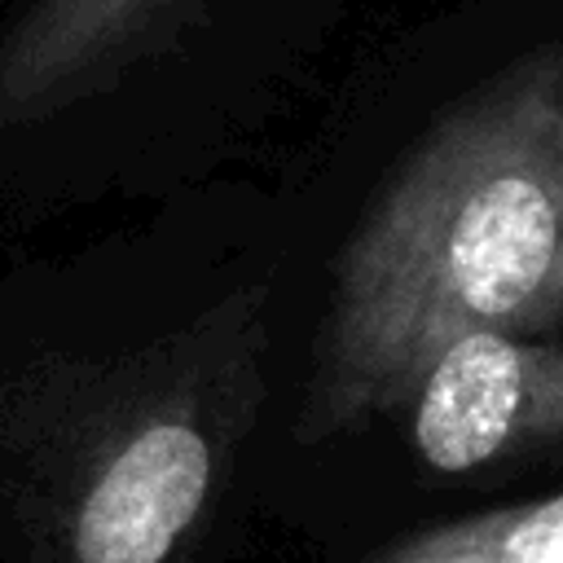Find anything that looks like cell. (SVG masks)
Listing matches in <instances>:
<instances>
[{"instance_id":"obj_5","label":"cell","mask_w":563,"mask_h":563,"mask_svg":"<svg viewBox=\"0 0 563 563\" xmlns=\"http://www.w3.org/2000/svg\"><path fill=\"white\" fill-rule=\"evenodd\" d=\"M369 563H563V493L409 532Z\"/></svg>"},{"instance_id":"obj_3","label":"cell","mask_w":563,"mask_h":563,"mask_svg":"<svg viewBox=\"0 0 563 563\" xmlns=\"http://www.w3.org/2000/svg\"><path fill=\"white\" fill-rule=\"evenodd\" d=\"M409 440L440 475L563 435V347L471 330L449 339L409 391Z\"/></svg>"},{"instance_id":"obj_4","label":"cell","mask_w":563,"mask_h":563,"mask_svg":"<svg viewBox=\"0 0 563 563\" xmlns=\"http://www.w3.org/2000/svg\"><path fill=\"white\" fill-rule=\"evenodd\" d=\"M202 0H31L0 35V132L44 123L167 44Z\"/></svg>"},{"instance_id":"obj_1","label":"cell","mask_w":563,"mask_h":563,"mask_svg":"<svg viewBox=\"0 0 563 563\" xmlns=\"http://www.w3.org/2000/svg\"><path fill=\"white\" fill-rule=\"evenodd\" d=\"M563 317V48H532L457 101L334 260L299 440L400 409L457 334Z\"/></svg>"},{"instance_id":"obj_2","label":"cell","mask_w":563,"mask_h":563,"mask_svg":"<svg viewBox=\"0 0 563 563\" xmlns=\"http://www.w3.org/2000/svg\"><path fill=\"white\" fill-rule=\"evenodd\" d=\"M224 475V431L194 387L158 383L84 449L53 510L66 563H176Z\"/></svg>"}]
</instances>
